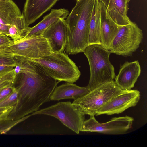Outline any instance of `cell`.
Instances as JSON below:
<instances>
[{
  "label": "cell",
  "instance_id": "cell-1",
  "mask_svg": "<svg viewBox=\"0 0 147 147\" xmlns=\"http://www.w3.org/2000/svg\"><path fill=\"white\" fill-rule=\"evenodd\" d=\"M20 65V72L16 75L12 84L18 92V100L10 117L13 121H22L49 100L60 82L35 62L22 60Z\"/></svg>",
  "mask_w": 147,
  "mask_h": 147
},
{
  "label": "cell",
  "instance_id": "cell-2",
  "mask_svg": "<svg viewBox=\"0 0 147 147\" xmlns=\"http://www.w3.org/2000/svg\"><path fill=\"white\" fill-rule=\"evenodd\" d=\"M95 0H79L65 21L68 27L66 46L69 55L83 52L88 46L90 24Z\"/></svg>",
  "mask_w": 147,
  "mask_h": 147
},
{
  "label": "cell",
  "instance_id": "cell-3",
  "mask_svg": "<svg viewBox=\"0 0 147 147\" xmlns=\"http://www.w3.org/2000/svg\"><path fill=\"white\" fill-rule=\"evenodd\" d=\"M83 53L87 57L90 70V77L86 86L90 91L106 82L113 80L115 69L109 60L111 53L102 44L88 45Z\"/></svg>",
  "mask_w": 147,
  "mask_h": 147
},
{
  "label": "cell",
  "instance_id": "cell-4",
  "mask_svg": "<svg viewBox=\"0 0 147 147\" xmlns=\"http://www.w3.org/2000/svg\"><path fill=\"white\" fill-rule=\"evenodd\" d=\"M52 52L47 40L42 36L12 40L0 47V56L28 61L42 58Z\"/></svg>",
  "mask_w": 147,
  "mask_h": 147
},
{
  "label": "cell",
  "instance_id": "cell-5",
  "mask_svg": "<svg viewBox=\"0 0 147 147\" xmlns=\"http://www.w3.org/2000/svg\"><path fill=\"white\" fill-rule=\"evenodd\" d=\"M28 61L39 64L50 76L59 82L73 83L81 75L75 63L63 52H52L49 55Z\"/></svg>",
  "mask_w": 147,
  "mask_h": 147
},
{
  "label": "cell",
  "instance_id": "cell-6",
  "mask_svg": "<svg viewBox=\"0 0 147 147\" xmlns=\"http://www.w3.org/2000/svg\"><path fill=\"white\" fill-rule=\"evenodd\" d=\"M113 80L105 83L90 91L83 96L74 100L72 103L85 115H96L106 103L122 92Z\"/></svg>",
  "mask_w": 147,
  "mask_h": 147
},
{
  "label": "cell",
  "instance_id": "cell-7",
  "mask_svg": "<svg viewBox=\"0 0 147 147\" xmlns=\"http://www.w3.org/2000/svg\"><path fill=\"white\" fill-rule=\"evenodd\" d=\"M44 114L53 117L77 134L85 121V115L70 102H60L38 110L31 114Z\"/></svg>",
  "mask_w": 147,
  "mask_h": 147
},
{
  "label": "cell",
  "instance_id": "cell-8",
  "mask_svg": "<svg viewBox=\"0 0 147 147\" xmlns=\"http://www.w3.org/2000/svg\"><path fill=\"white\" fill-rule=\"evenodd\" d=\"M143 38L142 30L131 21L129 24L121 26L109 50L117 55L131 56L139 48Z\"/></svg>",
  "mask_w": 147,
  "mask_h": 147
},
{
  "label": "cell",
  "instance_id": "cell-9",
  "mask_svg": "<svg viewBox=\"0 0 147 147\" xmlns=\"http://www.w3.org/2000/svg\"><path fill=\"white\" fill-rule=\"evenodd\" d=\"M134 121L133 118L126 115L113 117L108 122L100 123L94 116H90L88 119L84 121L80 131L112 135L121 134L131 128Z\"/></svg>",
  "mask_w": 147,
  "mask_h": 147
},
{
  "label": "cell",
  "instance_id": "cell-10",
  "mask_svg": "<svg viewBox=\"0 0 147 147\" xmlns=\"http://www.w3.org/2000/svg\"><path fill=\"white\" fill-rule=\"evenodd\" d=\"M140 97V92L137 90H124L106 103L97 112L96 115H111L123 112L127 109L135 106Z\"/></svg>",
  "mask_w": 147,
  "mask_h": 147
},
{
  "label": "cell",
  "instance_id": "cell-11",
  "mask_svg": "<svg viewBox=\"0 0 147 147\" xmlns=\"http://www.w3.org/2000/svg\"><path fill=\"white\" fill-rule=\"evenodd\" d=\"M68 29L65 20L60 18L45 31L42 36L47 40L52 52H63L67 44Z\"/></svg>",
  "mask_w": 147,
  "mask_h": 147
},
{
  "label": "cell",
  "instance_id": "cell-12",
  "mask_svg": "<svg viewBox=\"0 0 147 147\" xmlns=\"http://www.w3.org/2000/svg\"><path fill=\"white\" fill-rule=\"evenodd\" d=\"M100 35L101 44L109 50L111 44L121 26L117 24L110 17L104 4L99 0Z\"/></svg>",
  "mask_w": 147,
  "mask_h": 147
},
{
  "label": "cell",
  "instance_id": "cell-13",
  "mask_svg": "<svg viewBox=\"0 0 147 147\" xmlns=\"http://www.w3.org/2000/svg\"><path fill=\"white\" fill-rule=\"evenodd\" d=\"M141 72L138 61L126 62L120 66L119 74L115 78V82L122 90L131 89L134 87Z\"/></svg>",
  "mask_w": 147,
  "mask_h": 147
},
{
  "label": "cell",
  "instance_id": "cell-14",
  "mask_svg": "<svg viewBox=\"0 0 147 147\" xmlns=\"http://www.w3.org/2000/svg\"><path fill=\"white\" fill-rule=\"evenodd\" d=\"M59 0H26L23 13L27 24L34 22Z\"/></svg>",
  "mask_w": 147,
  "mask_h": 147
},
{
  "label": "cell",
  "instance_id": "cell-15",
  "mask_svg": "<svg viewBox=\"0 0 147 147\" xmlns=\"http://www.w3.org/2000/svg\"><path fill=\"white\" fill-rule=\"evenodd\" d=\"M69 13L68 10L64 8L52 9L37 24L33 27H29L22 39L42 36L46 30L52 24L59 18H66Z\"/></svg>",
  "mask_w": 147,
  "mask_h": 147
},
{
  "label": "cell",
  "instance_id": "cell-16",
  "mask_svg": "<svg viewBox=\"0 0 147 147\" xmlns=\"http://www.w3.org/2000/svg\"><path fill=\"white\" fill-rule=\"evenodd\" d=\"M89 92L86 86L80 87L73 83L67 82L56 86L49 98L54 101L69 99L75 100L83 96Z\"/></svg>",
  "mask_w": 147,
  "mask_h": 147
},
{
  "label": "cell",
  "instance_id": "cell-17",
  "mask_svg": "<svg viewBox=\"0 0 147 147\" xmlns=\"http://www.w3.org/2000/svg\"><path fill=\"white\" fill-rule=\"evenodd\" d=\"M130 0H110L106 8L111 18L118 25L124 26L131 22L127 16Z\"/></svg>",
  "mask_w": 147,
  "mask_h": 147
},
{
  "label": "cell",
  "instance_id": "cell-18",
  "mask_svg": "<svg viewBox=\"0 0 147 147\" xmlns=\"http://www.w3.org/2000/svg\"><path fill=\"white\" fill-rule=\"evenodd\" d=\"M22 14L19 8L12 0L0 1V24L11 25Z\"/></svg>",
  "mask_w": 147,
  "mask_h": 147
},
{
  "label": "cell",
  "instance_id": "cell-19",
  "mask_svg": "<svg viewBox=\"0 0 147 147\" xmlns=\"http://www.w3.org/2000/svg\"><path fill=\"white\" fill-rule=\"evenodd\" d=\"M99 0H95L90 24L88 45L101 44L100 35Z\"/></svg>",
  "mask_w": 147,
  "mask_h": 147
},
{
  "label": "cell",
  "instance_id": "cell-20",
  "mask_svg": "<svg viewBox=\"0 0 147 147\" xmlns=\"http://www.w3.org/2000/svg\"><path fill=\"white\" fill-rule=\"evenodd\" d=\"M14 106L0 107V134H5L10 130L13 124L10 115Z\"/></svg>",
  "mask_w": 147,
  "mask_h": 147
},
{
  "label": "cell",
  "instance_id": "cell-21",
  "mask_svg": "<svg viewBox=\"0 0 147 147\" xmlns=\"http://www.w3.org/2000/svg\"><path fill=\"white\" fill-rule=\"evenodd\" d=\"M18 95V92L15 88L11 94L0 101V107L14 106L17 102Z\"/></svg>",
  "mask_w": 147,
  "mask_h": 147
},
{
  "label": "cell",
  "instance_id": "cell-22",
  "mask_svg": "<svg viewBox=\"0 0 147 147\" xmlns=\"http://www.w3.org/2000/svg\"><path fill=\"white\" fill-rule=\"evenodd\" d=\"M16 63L13 57L0 56V65H7L15 66Z\"/></svg>",
  "mask_w": 147,
  "mask_h": 147
},
{
  "label": "cell",
  "instance_id": "cell-23",
  "mask_svg": "<svg viewBox=\"0 0 147 147\" xmlns=\"http://www.w3.org/2000/svg\"><path fill=\"white\" fill-rule=\"evenodd\" d=\"M16 74L14 69L12 71L0 75V84L6 81H13Z\"/></svg>",
  "mask_w": 147,
  "mask_h": 147
},
{
  "label": "cell",
  "instance_id": "cell-24",
  "mask_svg": "<svg viewBox=\"0 0 147 147\" xmlns=\"http://www.w3.org/2000/svg\"><path fill=\"white\" fill-rule=\"evenodd\" d=\"M15 88L12 85H9L0 91V101L4 99L14 90Z\"/></svg>",
  "mask_w": 147,
  "mask_h": 147
},
{
  "label": "cell",
  "instance_id": "cell-25",
  "mask_svg": "<svg viewBox=\"0 0 147 147\" xmlns=\"http://www.w3.org/2000/svg\"><path fill=\"white\" fill-rule=\"evenodd\" d=\"M13 40L11 38L7 35L0 34V47L10 42Z\"/></svg>",
  "mask_w": 147,
  "mask_h": 147
},
{
  "label": "cell",
  "instance_id": "cell-26",
  "mask_svg": "<svg viewBox=\"0 0 147 147\" xmlns=\"http://www.w3.org/2000/svg\"><path fill=\"white\" fill-rule=\"evenodd\" d=\"M14 67L11 65H0V75L12 71Z\"/></svg>",
  "mask_w": 147,
  "mask_h": 147
},
{
  "label": "cell",
  "instance_id": "cell-27",
  "mask_svg": "<svg viewBox=\"0 0 147 147\" xmlns=\"http://www.w3.org/2000/svg\"><path fill=\"white\" fill-rule=\"evenodd\" d=\"M10 26L0 24V34H3L7 36L8 34V29Z\"/></svg>",
  "mask_w": 147,
  "mask_h": 147
},
{
  "label": "cell",
  "instance_id": "cell-28",
  "mask_svg": "<svg viewBox=\"0 0 147 147\" xmlns=\"http://www.w3.org/2000/svg\"><path fill=\"white\" fill-rule=\"evenodd\" d=\"M13 81H6L0 84V91L4 88L11 85H12Z\"/></svg>",
  "mask_w": 147,
  "mask_h": 147
},
{
  "label": "cell",
  "instance_id": "cell-29",
  "mask_svg": "<svg viewBox=\"0 0 147 147\" xmlns=\"http://www.w3.org/2000/svg\"><path fill=\"white\" fill-rule=\"evenodd\" d=\"M102 2L105 5L106 8L107 7L110 0H99Z\"/></svg>",
  "mask_w": 147,
  "mask_h": 147
},
{
  "label": "cell",
  "instance_id": "cell-30",
  "mask_svg": "<svg viewBox=\"0 0 147 147\" xmlns=\"http://www.w3.org/2000/svg\"><path fill=\"white\" fill-rule=\"evenodd\" d=\"M6 0H0V1H6Z\"/></svg>",
  "mask_w": 147,
  "mask_h": 147
},
{
  "label": "cell",
  "instance_id": "cell-31",
  "mask_svg": "<svg viewBox=\"0 0 147 147\" xmlns=\"http://www.w3.org/2000/svg\"><path fill=\"white\" fill-rule=\"evenodd\" d=\"M79 0H76V1H79Z\"/></svg>",
  "mask_w": 147,
  "mask_h": 147
}]
</instances>
